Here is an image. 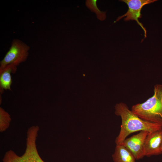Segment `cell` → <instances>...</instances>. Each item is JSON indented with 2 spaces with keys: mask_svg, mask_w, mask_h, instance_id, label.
<instances>
[{
  "mask_svg": "<svg viewBox=\"0 0 162 162\" xmlns=\"http://www.w3.org/2000/svg\"><path fill=\"white\" fill-rule=\"evenodd\" d=\"M154 91L151 97L133 105L131 110L142 120L162 126V84L155 85Z\"/></svg>",
  "mask_w": 162,
  "mask_h": 162,
  "instance_id": "cell-2",
  "label": "cell"
},
{
  "mask_svg": "<svg viewBox=\"0 0 162 162\" xmlns=\"http://www.w3.org/2000/svg\"><path fill=\"white\" fill-rule=\"evenodd\" d=\"M162 144V129L149 132L145 144V156L148 157L162 154L161 147Z\"/></svg>",
  "mask_w": 162,
  "mask_h": 162,
  "instance_id": "cell-7",
  "label": "cell"
},
{
  "mask_svg": "<svg viewBox=\"0 0 162 162\" xmlns=\"http://www.w3.org/2000/svg\"><path fill=\"white\" fill-rule=\"evenodd\" d=\"M39 130V127L37 125L30 127L27 132L26 148L24 154L19 156L14 151L9 150L5 153L3 162H45L37 148L36 140Z\"/></svg>",
  "mask_w": 162,
  "mask_h": 162,
  "instance_id": "cell-3",
  "label": "cell"
},
{
  "mask_svg": "<svg viewBox=\"0 0 162 162\" xmlns=\"http://www.w3.org/2000/svg\"><path fill=\"white\" fill-rule=\"evenodd\" d=\"M112 157L114 162H135L136 160L132 154L121 144L116 145Z\"/></svg>",
  "mask_w": 162,
  "mask_h": 162,
  "instance_id": "cell-9",
  "label": "cell"
},
{
  "mask_svg": "<svg viewBox=\"0 0 162 162\" xmlns=\"http://www.w3.org/2000/svg\"><path fill=\"white\" fill-rule=\"evenodd\" d=\"M161 152H162V145H161Z\"/></svg>",
  "mask_w": 162,
  "mask_h": 162,
  "instance_id": "cell-12",
  "label": "cell"
},
{
  "mask_svg": "<svg viewBox=\"0 0 162 162\" xmlns=\"http://www.w3.org/2000/svg\"><path fill=\"white\" fill-rule=\"evenodd\" d=\"M17 67L13 64L7 65L0 70V92L2 94L4 90L12 91L11 86L12 84L11 74L15 73Z\"/></svg>",
  "mask_w": 162,
  "mask_h": 162,
  "instance_id": "cell-8",
  "label": "cell"
},
{
  "mask_svg": "<svg viewBox=\"0 0 162 162\" xmlns=\"http://www.w3.org/2000/svg\"><path fill=\"white\" fill-rule=\"evenodd\" d=\"M11 118L9 114L2 107H0V131L6 130L9 127Z\"/></svg>",
  "mask_w": 162,
  "mask_h": 162,
  "instance_id": "cell-10",
  "label": "cell"
},
{
  "mask_svg": "<svg viewBox=\"0 0 162 162\" xmlns=\"http://www.w3.org/2000/svg\"><path fill=\"white\" fill-rule=\"evenodd\" d=\"M155 0H122L120 1L125 3L128 5V9L124 15L118 16L116 22L124 17L125 21L130 20H135L144 31L145 38L147 37V31L143 25L139 20L138 19L142 17L141 11L142 8L145 5L150 4L156 1Z\"/></svg>",
  "mask_w": 162,
  "mask_h": 162,
  "instance_id": "cell-5",
  "label": "cell"
},
{
  "mask_svg": "<svg viewBox=\"0 0 162 162\" xmlns=\"http://www.w3.org/2000/svg\"><path fill=\"white\" fill-rule=\"evenodd\" d=\"M97 0H86V5L92 12L95 13L98 19L103 21L106 17V12L101 11L99 9L97 4Z\"/></svg>",
  "mask_w": 162,
  "mask_h": 162,
  "instance_id": "cell-11",
  "label": "cell"
},
{
  "mask_svg": "<svg viewBox=\"0 0 162 162\" xmlns=\"http://www.w3.org/2000/svg\"><path fill=\"white\" fill-rule=\"evenodd\" d=\"M148 133L146 131H140L138 134L126 138L119 144L127 148L136 160L142 159L145 156V144Z\"/></svg>",
  "mask_w": 162,
  "mask_h": 162,
  "instance_id": "cell-6",
  "label": "cell"
},
{
  "mask_svg": "<svg viewBox=\"0 0 162 162\" xmlns=\"http://www.w3.org/2000/svg\"><path fill=\"white\" fill-rule=\"evenodd\" d=\"M115 114L121 117V129L115 141L116 145L122 142L129 135L138 131L153 132L162 129V126L144 121L129 109L123 102L116 104L115 106Z\"/></svg>",
  "mask_w": 162,
  "mask_h": 162,
  "instance_id": "cell-1",
  "label": "cell"
},
{
  "mask_svg": "<svg viewBox=\"0 0 162 162\" xmlns=\"http://www.w3.org/2000/svg\"><path fill=\"white\" fill-rule=\"evenodd\" d=\"M30 47L18 39H14L11 46L0 62V70L10 64L16 66L25 62L29 55Z\"/></svg>",
  "mask_w": 162,
  "mask_h": 162,
  "instance_id": "cell-4",
  "label": "cell"
}]
</instances>
